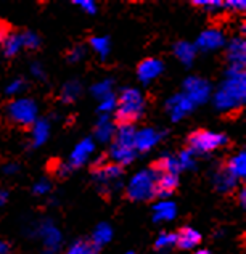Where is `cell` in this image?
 Returning a JSON list of instances; mask_svg holds the SVG:
<instances>
[{
    "label": "cell",
    "instance_id": "1",
    "mask_svg": "<svg viewBox=\"0 0 246 254\" xmlns=\"http://www.w3.org/2000/svg\"><path fill=\"white\" fill-rule=\"evenodd\" d=\"M246 100V76L245 71L229 69L227 76L219 85L214 95V105L222 113L238 111Z\"/></svg>",
    "mask_w": 246,
    "mask_h": 254
},
{
    "label": "cell",
    "instance_id": "14",
    "mask_svg": "<svg viewBox=\"0 0 246 254\" xmlns=\"http://www.w3.org/2000/svg\"><path fill=\"white\" fill-rule=\"evenodd\" d=\"M177 185H179V176H176V174L158 172L156 184H155V196L161 199L172 196V193L176 191Z\"/></svg>",
    "mask_w": 246,
    "mask_h": 254
},
{
    "label": "cell",
    "instance_id": "35",
    "mask_svg": "<svg viewBox=\"0 0 246 254\" xmlns=\"http://www.w3.org/2000/svg\"><path fill=\"white\" fill-rule=\"evenodd\" d=\"M193 5L201 6L206 11L216 13L219 10H224V2L221 0H193Z\"/></svg>",
    "mask_w": 246,
    "mask_h": 254
},
{
    "label": "cell",
    "instance_id": "19",
    "mask_svg": "<svg viewBox=\"0 0 246 254\" xmlns=\"http://www.w3.org/2000/svg\"><path fill=\"white\" fill-rule=\"evenodd\" d=\"M177 214V206L172 201H158L153 206V220L155 222H168L172 220Z\"/></svg>",
    "mask_w": 246,
    "mask_h": 254
},
{
    "label": "cell",
    "instance_id": "28",
    "mask_svg": "<svg viewBox=\"0 0 246 254\" xmlns=\"http://www.w3.org/2000/svg\"><path fill=\"white\" fill-rule=\"evenodd\" d=\"M79 93H81V85H79L77 81L66 82L62 89V100L64 103L74 102V100L79 97Z\"/></svg>",
    "mask_w": 246,
    "mask_h": 254
},
{
    "label": "cell",
    "instance_id": "17",
    "mask_svg": "<svg viewBox=\"0 0 246 254\" xmlns=\"http://www.w3.org/2000/svg\"><path fill=\"white\" fill-rule=\"evenodd\" d=\"M115 132H116V126L111 121L110 115H102L98 118V121L95 124V138L98 142L102 143L110 142L115 137Z\"/></svg>",
    "mask_w": 246,
    "mask_h": 254
},
{
    "label": "cell",
    "instance_id": "41",
    "mask_svg": "<svg viewBox=\"0 0 246 254\" xmlns=\"http://www.w3.org/2000/svg\"><path fill=\"white\" fill-rule=\"evenodd\" d=\"M10 36V28L5 21H0V44L6 41V37Z\"/></svg>",
    "mask_w": 246,
    "mask_h": 254
},
{
    "label": "cell",
    "instance_id": "18",
    "mask_svg": "<svg viewBox=\"0 0 246 254\" xmlns=\"http://www.w3.org/2000/svg\"><path fill=\"white\" fill-rule=\"evenodd\" d=\"M176 238H177L176 245L181 250H193L199 245V242H201L199 232L191 229V227H185V229H182L179 233H176Z\"/></svg>",
    "mask_w": 246,
    "mask_h": 254
},
{
    "label": "cell",
    "instance_id": "15",
    "mask_svg": "<svg viewBox=\"0 0 246 254\" xmlns=\"http://www.w3.org/2000/svg\"><path fill=\"white\" fill-rule=\"evenodd\" d=\"M94 150H95V145H94V142H92V138L81 140V142L74 146V150H72L68 164L71 166L72 169L85 164V163H87V159L90 158V155L94 153Z\"/></svg>",
    "mask_w": 246,
    "mask_h": 254
},
{
    "label": "cell",
    "instance_id": "23",
    "mask_svg": "<svg viewBox=\"0 0 246 254\" xmlns=\"http://www.w3.org/2000/svg\"><path fill=\"white\" fill-rule=\"evenodd\" d=\"M155 169L156 172H164V174H177L181 172V168H179V161H177V155H169L166 153L161 158L158 159L156 164H155Z\"/></svg>",
    "mask_w": 246,
    "mask_h": 254
},
{
    "label": "cell",
    "instance_id": "45",
    "mask_svg": "<svg viewBox=\"0 0 246 254\" xmlns=\"http://www.w3.org/2000/svg\"><path fill=\"white\" fill-rule=\"evenodd\" d=\"M238 198H240V204L245 206L246 204V190L245 189L240 190V196H238Z\"/></svg>",
    "mask_w": 246,
    "mask_h": 254
},
{
    "label": "cell",
    "instance_id": "34",
    "mask_svg": "<svg viewBox=\"0 0 246 254\" xmlns=\"http://www.w3.org/2000/svg\"><path fill=\"white\" fill-rule=\"evenodd\" d=\"M116 103H118L116 97L113 95V93H110V95L103 97L98 102V110H100L102 115H110V113H113L116 110Z\"/></svg>",
    "mask_w": 246,
    "mask_h": 254
},
{
    "label": "cell",
    "instance_id": "7",
    "mask_svg": "<svg viewBox=\"0 0 246 254\" xmlns=\"http://www.w3.org/2000/svg\"><path fill=\"white\" fill-rule=\"evenodd\" d=\"M123 179V168L115 163L98 166L94 169V180L100 185V189H105L106 191H113L121 187Z\"/></svg>",
    "mask_w": 246,
    "mask_h": 254
},
{
    "label": "cell",
    "instance_id": "12",
    "mask_svg": "<svg viewBox=\"0 0 246 254\" xmlns=\"http://www.w3.org/2000/svg\"><path fill=\"white\" fill-rule=\"evenodd\" d=\"M39 235L42 238L47 253L57 251L60 248V245H62V233H60V230L50 220H45L44 224L39 225Z\"/></svg>",
    "mask_w": 246,
    "mask_h": 254
},
{
    "label": "cell",
    "instance_id": "26",
    "mask_svg": "<svg viewBox=\"0 0 246 254\" xmlns=\"http://www.w3.org/2000/svg\"><path fill=\"white\" fill-rule=\"evenodd\" d=\"M90 47L97 55L105 60L106 57L110 55V50H111V45H110V39L108 37H103V36H97V37H92L90 39Z\"/></svg>",
    "mask_w": 246,
    "mask_h": 254
},
{
    "label": "cell",
    "instance_id": "4",
    "mask_svg": "<svg viewBox=\"0 0 246 254\" xmlns=\"http://www.w3.org/2000/svg\"><path fill=\"white\" fill-rule=\"evenodd\" d=\"M158 172L155 169H145L137 172L127 184V196L132 201H145L155 196V184Z\"/></svg>",
    "mask_w": 246,
    "mask_h": 254
},
{
    "label": "cell",
    "instance_id": "38",
    "mask_svg": "<svg viewBox=\"0 0 246 254\" xmlns=\"http://www.w3.org/2000/svg\"><path fill=\"white\" fill-rule=\"evenodd\" d=\"M224 8H229L232 11H245L246 2L245 0H229V2L224 3Z\"/></svg>",
    "mask_w": 246,
    "mask_h": 254
},
{
    "label": "cell",
    "instance_id": "10",
    "mask_svg": "<svg viewBox=\"0 0 246 254\" xmlns=\"http://www.w3.org/2000/svg\"><path fill=\"white\" fill-rule=\"evenodd\" d=\"M227 58L230 63V69L245 71L246 63V42L243 37L234 39L227 47Z\"/></svg>",
    "mask_w": 246,
    "mask_h": 254
},
{
    "label": "cell",
    "instance_id": "20",
    "mask_svg": "<svg viewBox=\"0 0 246 254\" xmlns=\"http://www.w3.org/2000/svg\"><path fill=\"white\" fill-rule=\"evenodd\" d=\"M225 169H227L230 176H234L237 180L243 179L246 176V153H245V150L237 153L235 156H232L229 159L227 166H225Z\"/></svg>",
    "mask_w": 246,
    "mask_h": 254
},
{
    "label": "cell",
    "instance_id": "42",
    "mask_svg": "<svg viewBox=\"0 0 246 254\" xmlns=\"http://www.w3.org/2000/svg\"><path fill=\"white\" fill-rule=\"evenodd\" d=\"M31 71H32V74H34L36 77H39V79H42L44 77V68L39 63H34L31 66Z\"/></svg>",
    "mask_w": 246,
    "mask_h": 254
},
{
    "label": "cell",
    "instance_id": "2",
    "mask_svg": "<svg viewBox=\"0 0 246 254\" xmlns=\"http://www.w3.org/2000/svg\"><path fill=\"white\" fill-rule=\"evenodd\" d=\"M115 118L118 124H134L143 116L145 98L143 93L135 87H125L118 98Z\"/></svg>",
    "mask_w": 246,
    "mask_h": 254
},
{
    "label": "cell",
    "instance_id": "46",
    "mask_svg": "<svg viewBox=\"0 0 246 254\" xmlns=\"http://www.w3.org/2000/svg\"><path fill=\"white\" fill-rule=\"evenodd\" d=\"M6 253H8V246L3 242H0V254H6Z\"/></svg>",
    "mask_w": 246,
    "mask_h": 254
},
{
    "label": "cell",
    "instance_id": "24",
    "mask_svg": "<svg viewBox=\"0 0 246 254\" xmlns=\"http://www.w3.org/2000/svg\"><path fill=\"white\" fill-rule=\"evenodd\" d=\"M174 53L184 64H191L196 55V47L190 42H177L174 47Z\"/></svg>",
    "mask_w": 246,
    "mask_h": 254
},
{
    "label": "cell",
    "instance_id": "11",
    "mask_svg": "<svg viewBox=\"0 0 246 254\" xmlns=\"http://www.w3.org/2000/svg\"><path fill=\"white\" fill-rule=\"evenodd\" d=\"M164 69V64L161 60H156V58H147L137 66V77L140 79L143 84H148L151 81L161 74Z\"/></svg>",
    "mask_w": 246,
    "mask_h": 254
},
{
    "label": "cell",
    "instance_id": "33",
    "mask_svg": "<svg viewBox=\"0 0 246 254\" xmlns=\"http://www.w3.org/2000/svg\"><path fill=\"white\" fill-rule=\"evenodd\" d=\"M176 233H169V232H163L159 233V237L156 238L155 246L158 250H169L172 246H176Z\"/></svg>",
    "mask_w": 246,
    "mask_h": 254
},
{
    "label": "cell",
    "instance_id": "27",
    "mask_svg": "<svg viewBox=\"0 0 246 254\" xmlns=\"http://www.w3.org/2000/svg\"><path fill=\"white\" fill-rule=\"evenodd\" d=\"M2 45H3V53L6 57H15L18 55V52L23 50V44H21L19 34H10Z\"/></svg>",
    "mask_w": 246,
    "mask_h": 254
},
{
    "label": "cell",
    "instance_id": "5",
    "mask_svg": "<svg viewBox=\"0 0 246 254\" xmlns=\"http://www.w3.org/2000/svg\"><path fill=\"white\" fill-rule=\"evenodd\" d=\"M227 143V137L224 133L211 132V130H196L188 137V150L193 155H208L216 151L222 145Z\"/></svg>",
    "mask_w": 246,
    "mask_h": 254
},
{
    "label": "cell",
    "instance_id": "40",
    "mask_svg": "<svg viewBox=\"0 0 246 254\" xmlns=\"http://www.w3.org/2000/svg\"><path fill=\"white\" fill-rule=\"evenodd\" d=\"M50 182H47V180H41V182H37L36 185H34V193L36 195H47V193L50 191Z\"/></svg>",
    "mask_w": 246,
    "mask_h": 254
},
{
    "label": "cell",
    "instance_id": "47",
    "mask_svg": "<svg viewBox=\"0 0 246 254\" xmlns=\"http://www.w3.org/2000/svg\"><path fill=\"white\" fill-rule=\"evenodd\" d=\"M193 254H209V251H206V250H198V251H195Z\"/></svg>",
    "mask_w": 246,
    "mask_h": 254
},
{
    "label": "cell",
    "instance_id": "9",
    "mask_svg": "<svg viewBox=\"0 0 246 254\" xmlns=\"http://www.w3.org/2000/svg\"><path fill=\"white\" fill-rule=\"evenodd\" d=\"M193 103L184 95V93H179V95L172 97L168 100L166 103V110L169 113V118L174 123H179L181 119H184L187 115H190L191 110H193Z\"/></svg>",
    "mask_w": 246,
    "mask_h": 254
},
{
    "label": "cell",
    "instance_id": "29",
    "mask_svg": "<svg viewBox=\"0 0 246 254\" xmlns=\"http://www.w3.org/2000/svg\"><path fill=\"white\" fill-rule=\"evenodd\" d=\"M66 254H98V248L92 242H76L69 246Z\"/></svg>",
    "mask_w": 246,
    "mask_h": 254
},
{
    "label": "cell",
    "instance_id": "3",
    "mask_svg": "<svg viewBox=\"0 0 246 254\" xmlns=\"http://www.w3.org/2000/svg\"><path fill=\"white\" fill-rule=\"evenodd\" d=\"M135 132L134 124H121L116 127L110 156L118 166H125L134 161L135 151Z\"/></svg>",
    "mask_w": 246,
    "mask_h": 254
},
{
    "label": "cell",
    "instance_id": "43",
    "mask_svg": "<svg viewBox=\"0 0 246 254\" xmlns=\"http://www.w3.org/2000/svg\"><path fill=\"white\" fill-rule=\"evenodd\" d=\"M18 164H15V163H8V164H5L3 166V172L5 174H8V176H13V174H16L18 172Z\"/></svg>",
    "mask_w": 246,
    "mask_h": 254
},
{
    "label": "cell",
    "instance_id": "25",
    "mask_svg": "<svg viewBox=\"0 0 246 254\" xmlns=\"http://www.w3.org/2000/svg\"><path fill=\"white\" fill-rule=\"evenodd\" d=\"M113 238V229L110 224H100L97 229L94 230V235H92V243H94L97 248L103 246Z\"/></svg>",
    "mask_w": 246,
    "mask_h": 254
},
{
    "label": "cell",
    "instance_id": "22",
    "mask_svg": "<svg viewBox=\"0 0 246 254\" xmlns=\"http://www.w3.org/2000/svg\"><path fill=\"white\" fill-rule=\"evenodd\" d=\"M214 187L222 193H229L237 187V179L234 176H230L227 169H219L214 174Z\"/></svg>",
    "mask_w": 246,
    "mask_h": 254
},
{
    "label": "cell",
    "instance_id": "13",
    "mask_svg": "<svg viewBox=\"0 0 246 254\" xmlns=\"http://www.w3.org/2000/svg\"><path fill=\"white\" fill-rule=\"evenodd\" d=\"M224 44H225V37H224L222 32L216 28L203 31L201 34H199L198 41H196L198 49L203 50V52L217 50V49H221V47H224Z\"/></svg>",
    "mask_w": 246,
    "mask_h": 254
},
{
    "label": "cell",
    "instance_id": "48",
    "mask_svg": "<svg viewBox=\"0 0 246 254\" xmlns=\"http://www.w3.org/2000/svg\"><path fill=\"white\" fill-rule=\"evenodd\" d=\"M125 254H134V253H125Z\"/></svg>",
    "mask_w": 246,
    "mask_h": 254
},
{
    "label": "cell",
    "instance_id": "44",
    "mask_svg": "<svg viewBox=\"0 0 246 254\" xmlns=\"http://www.w3.org/2000/svg\"><path fill=\"white\" fill-rule=\"evenodd\" d=\"M6 199H8V193H6L5 190H0V208H2V206H5Z\"/></svg>",
    "mask_w": 246,
    "mask_h": 254
},
{
    "label": "cell",
    "instance_id": "8",
    "mask_svg": "<svg viewBox=\"0 0 246 254\" xmlns=\"http://www.w3.org/2000/svg\"><path fill=\"white\" fill-rule=\"evenodd\" d=\"M184 95L187 97L193 105L204 103L211 95V85L203 77L190 76L184 82Z\"/></svg>",
    "mask_w": 246,
    "mask_h": 254
},
{
    "label": "cell",
    "instance_id": "36",
    "mask_svg": "<svg viewBox=\"0 0 246 254\" xmlns=\"http://www.w3.org/2000/svg\"><path fill=\"white\" fill-rule=\"evenodd\" d=\"M26 87V82L23 81V79H15V81H11L8 84V87H6V93L8 95H19Z\"/></svg>",
    "mask_w": 246,
    "mask_h": 254
},
{
    "label": "cell",
    "instance_id": "16",
    "mask_svg": "<svg viewBox=\"0 0 246 254\" xmlns=\"http://www.w3.org/2000/svg\"><path fill=\"white\" fill-rule=\"evenodd\" d=\"M161 135H159V132L151 129V127H143V129L137 130L135 132V151H140V153H145V151H150L153 146H155Z\"/></svg>",
    "mask_w": 246,
    "mask_h": 254
},
{
    "label": "cell",
    "instance_id": "39",
    "mask_svg": "<svg viewBox=\"0 0 246 254\" xmlns=\"http://www.w3.org/2000/svg\"><path fill=\"white\" fill-rule=\"evenodd\" d=\"M85 55V49L84 47H81V45H77V47H74L69 53H68V60L69 62H72V63H76V62H79V60H82V57Z\"/></svg>",
    "mask_w": 246,
    "mask_h": 254
},
{
    "label": "cell",
    "instance_id": "31",
    "mask_svg": "<svg viewBox=\"0 0 246 254\" xmlns=\"http://www.w3.org/2000/svg\"><path fill=\"white\" fill-rule=\"evenodd\" d=\"M90 92H92V95H94L95 98L102 100L103 97L113 93V81H111V79H105V81H100V82L92 85Z\"/></svg>",
    "mask_w": 246,
    "mask_h": 254
},
{
    "label": "cell",
    "instance_id": "21",
    "mask_svg": "<svg viewBox=\"0 0 246 254\" xmlns=\"http://www.w3.org/2000/svg\"><path fill=\"white\" fill-rule=\"evenodd\" d=\"M50 135V124L47 119H37L32 124V146H41L47 142Z\"/></svg>",
    "mask_w": 246,
    "mask_h": 254
},
{
    "label": "cell",
    "instance_id": "6",
    "mask_svg": "<svg viewBox=\"0 0 246 254\" xmlns=\"http://www.w3.org/2000/svg\"><path fill=\"white\" fill-rule=\"evenodd\" d=\"M37 105L31 98H16L8 105L6 115L18 126H32L37 121Z\"/></svg>",
    "mask_w": 246,
    "mask_h": 254
},
{
    "label": "cell",
    "instance_id": "32",
    "mask_svg": "<svg viewBox=\"0 0 246 254\" xmlns=\"http://www.w3.org/2000/svg\"><path fill=\"white\" fill-rule=\"evenodd\" d=\"M21 37V44H23V49H29V50H34L41 45V37H39L36 32L32 31H24L19 34Z\"/></svg>",
    "mask_w": 246,
    "mask_h": 254
},
{
    "label": "cell",
    "instance_id": "37",
    "mask_svg": "<svg viewBox=\"0 0 246 254\" xmlns=\"http://www.w3.org/2000/svg\"><path fill=\"white\" fill-rule=\"evenodd\" d=\"M74 5L81 6V8L89 13V15H94V13H97V3L92 2V0H74Z\"/></svg>",
    "mask_w": 246,
    "mask_h": 254
},
{
    "label": "cell",
    "instance_id": "30",
    "mask_svg": "<svg viewBox=\"0 0 246 254\" xmlns=\"http://www.w3.org/2000/svg\"><path fill=\"white\" fill-rule=\"evenodd\" d=\"M177 161H179V168H181V171H191V169H195V166H196L195 155L188 148L179 153Z\"/></svg>",
    "mask_w": 246,
    "mask_h": 254
}]
</instances>
